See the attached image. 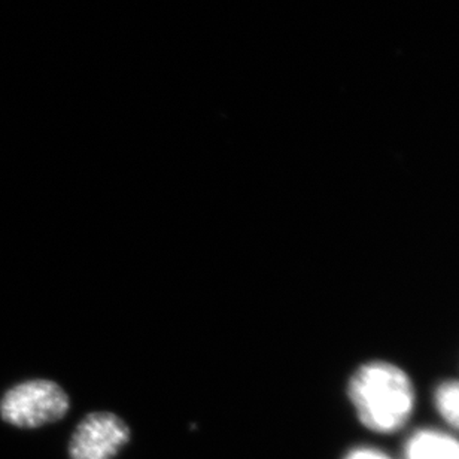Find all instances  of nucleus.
Wrapping results in <instances>:
<instances>
[{"instance_id": "1", "label": "nucleus", "mask_w": 459, "mask_h": 459, "mask_svg": "<svg viewBox=\"0 0 459 459\" xmlns=\"http://www.w3.org/2000/svg\"><path fill=\"white\" fill-rule=\"evenodd\" d=\"M348 395L359 424L380 436L402 431L415 413L413 382L393 362L368 361L358 367L349 380Z\"/></svg>"}, {"instance_id": "2", "label": "nucleus", "mask_w": 459, "mask_h": 459, "mask_svg": "<svg viewBox=\"0 0 459 459\" xmlns=\"http://www.w3.org/2000/svg\"><path fill=\"white\" fill-rule=\"evenodd\" d=\"M69 411V397L51 380H27L4 393L0 416L17 429H39L62 420Z\"/></svg>"}, {"instance_id": "3", "label": "nucleus", "mask_w": 459, "mask_h": 459, "mask_svg": "<svg viewBox=\"0 0 459 459\" xmlns=\"http://www.w3.org/2000/svg\"><path fill=\"white\" fill-rule=\"evenodd\" d=\"M130 440V429L121 418L109 411L85 416L72 434L71 459H112Z\"/></svg>"}, {"instance_id": "4", "label": "nucleus", "mask_w": 459, "mask_h": 459, "mask_svg": "<svg viewBox=\"0 0 459 459\" xmlns=\"http://www.w3.org/2000/svg\"><path fill=\"white\" fill-rule=\"evenodd\" d=\"M402 459H459V437L443 429H416L403 446Z\"/></svg>"}, {"instance_id": "5", "label": "nucleus", "mask_w": 459, "mask_h": 459, "mask_svg": "<svg viewBox=\"0 0 459 459\" xmlns=\"http://www.w3.org/2000/svg\"><path fill=\"white\" fill-rule=\"evenodd\" d=\"M434 407L452 433H459V380L438 385L434 391Z\"/></svg>"}, {"instance_id": "6", "label": "nucleus", "mask_w": 459, "mask_h": 459, "mask_svg": "<svg viewBox=\"0 0 459 459\" xmlns=\"http://www.w3.org/2000/svg\"><path fill=\"white\" fill-rule=\"evenodd\" d=\"M342 459H395L389 455L388 452L382 451L379 447L370 446V445H358L351 447Z\"/></svg>"}]
</instances>
